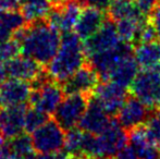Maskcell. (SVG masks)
I'll list each match as a JSON object with an SVG mask.
<instances>
[{
    "label": "cell",
    "mask_w": 160,
    "mask_h": 159,
    "mask_svg": "<svg viewBox=\"0 0 160 159\" xmlns=\"http://www.w3.org/2000/svg\"><path fill=\"white\" fill-rule=\"evenodd\" d=\"M12 38L19 42L22 55L40 66H48L58 52L61 42L60 32L46 19L28 22L17 31Z\"/></svg>",
    "instance_id": "cell-1"
},
{
    "label": "cell",
    "mask_w": 160,
    "mask_h": 159,
    "mask_svg": "<svg viewBox=\"0 0 160 159\" xmlns=\"http://www.w3.org/2000/svg\"><path fill=\"white\" fill-rule=\"evenodd\" d=\"M86 59L82 39L75 33H62L60 47L47 66V72L55 81L62 83L82 68Z\"/></svg>",
    "instance_id": "cell-2"
},
{
    "label": "cell",
    "mask_w": 160,
    "mask_h": 159,
    "mask_svg": "<svg viewBox=\"0 0 160 159\" xmlns=\"http://www.w3.org/2000/svg\"><path fill=\"white\" fill-rule=\"evenodd\" d=\"M32 94L30 102L32 107L46 112L53 113L61 100L63 99L64 92L59 82L55 81L46 70L32 83Z\"/></svg>",
    "instance_id": "cell-3"
},
{
    "label": "cell",
    "mask_w": 160,
    "mask_h": 159,
    "mask_svg": "<svg viewBox=\"0 0 160 159\" xmlns=\"http://www.w3.org/2000/svg\"><path fill=\"white\" fill-rule=\"evenodd\" d=\"M131 94L152 110L160 107V69L142 70L130 86Z\"/></svg>",
    "instance_id": "cell-4"
},
{
    "label": "cell",
    "mask_w": 160,
    "mask_h": 159,
    "mask_svg": "<svg viewBox=\"0 0 160 159\" xmlns=\"http://www.w3.org/2000/svg\"><path fill=\"white\" fill-rule=\"evenodd\" d=\"M89 96L91 95H85V94L67 95L53 112V119L65 131L75 127L86 111Z\"/></svg>",
    "instance_id": "cell-5"
},
{
    "label": "cell",
    "mask_w": 160,
    "mask_h": 159,
    "mask_svg": "<svg viewBox=\"0 0 160 159\" xmlns=\"http://www.w3.org/2000/svg\"><path fill=\"white\" fill-rule=\"evenodd\" d=\"M65 130L55 119L48 120L32 133L34 151L38 154L61 152L65 143Z\"/></svg>",
    "instance_id": "cell-6"
},
{
    "label": "cell",
    "mask_w": 160,
    "mask_h": 159,
    "mask_svg": "<svg viewBox=\"0 0 160 159\" xmlns=\"http://www.w3.org/2000/svg\"><path fill=\"white\" fill-rule=\"evenodd\" d=\"M102 109L110 116H117L128 98L127 88L112 81L99 83L92 94Z\"/></svg>",
    "instance_id": "cell-7"
},
{
    "label": "cell",
    "mask_w": 160,
    "mask_h": 159,
    "mask_svg": "<svg viewBox=\"0 0 160 159\" xmlns=\"http://www.w3.org/2000/svg\"><path fill=\"white\" fill-rule=\"evenodd\" d=\"M122 42L118 34L117 25L113 20L107 19L101 27L88 39L84 40V50L86 53V58L103 51L110 50L118 46Z\"/></svg>",
    "instance_id": "cell-8"
},
{
    "label": "cell",
    "mask_w": 160,
    "mask_h": 159,
    "mask_svg": "<svg viewBox=\"0 0 160 159\" xmlns=\"http://www.w3.org/2000/svg\"><path fill=\"white\" fill-rule=\"evenodd\" d=\"M130 53H133L132 46L128 42H121L114 48L103 52L97 53L88 58V62L98 73L100 80L108 81L113 69L118 63Z\"/></svg>",
    "instance_id": "cell-9"
},
{
    "label": "cell",
    "mask_w": 160,
    "mask_h": 159,
    "mask_svg": "<svg viewBox=\"0 0 160 159\" xmlns=\"http://www.w3.org/2000/svg\"><path fill=\"white\" fill-rule=\"evenodd\" d=\"M150 110L152 109L135 96H128L123 106L117 113V121L123 129L130 131L134 127L145 124L152 115Z\"/></svg>",
    "instance_id": "cell-10"
},
{
    "label": "cell",
    "mask_w": 160,
    "mask_h": 159,
    "mask_svg": "<svg viewBox=\"0 0 160 159\" xmlns=\"http://www.w3.org/2000/svg\"><path fill=\"white\" fill-rule=\"evenodd\" d=\"M98 73L91 64H84L71 77L62 82V88L65 95L69 94H85L92 95L99 84Z\"/></svg>",
    "instance_id": "cell-11"
},
{
    "label": "cell",
    "mask_w": 160,
    "mask_h": 159,
    "mask_svg": "<svg viewBox=\"0 0 160 159\" xmlns=\"http://www.w3.org/2000/svg\"><path fill=\"white\" fill-rule=\"evenodd\" d=\"M83 7L76 0H69L61 6L53 7L45 19L60 33L72 32Z\"/></svg>",
    "instance_id": "cell-12"
},
{
    "label": "cell",
    "mask_w": 160,
    "mask_h": 159,
    "mask_svg": "<svg viewBox=\"0 0 160 159\" xmlns=\"http://www.w3.org/2000/svg\"><path fill=\"white\" fill-rule=\"evenodd\" d=\"M28 111L26 104L0 108V135L11 138L20 135L24 131V119Z\"/></svg>",
    "instance_id": "cell-13"
},
{
    "label": "cell",
    "mask_w": 160,
    "mask_h": 159,
    "mask_svg": "<svg viewBox=\"0 0 160 159\" xmlns=\"http://www.w3.org/2000/svg\"><path fill=\"white\" fill-rule=\"evenodd\" d=\"M130 146L136 153L139 159H159L160 145L149 134L145 125L128 131Z\"/></svg>",
    "instance_id": "cell-14"
},
{
    "label": "cell",
    "mask_w": 160,
    "mask_h": 159,
    "mask_svg": "<svg viewBox=\"0 0 160 159\" xmlns=\"http://www.w3.org/2000/svg\"><path fill=\"white\" fill-rule=\"evenodd\" d=\"M32 84L28 81L8 79L0 84V105L1 107L18 106L30 102Z\"/></svg>",
    "instance_id": "cell-15"
},
{
    "label": "cell",
    "mask_w": 160,
    "mask_h": 159,
    "mask_svg": "<svg viewBox=\"0 0 160 159\" xmlns=\"http://www.w3.org/2000/svg\"><path fill=\"white\" fill-rule=\"evenodd\" d=\"M107 19L103 9L91 6L83 7L74 26L75 34L82 40L88 39L101 27Z\"/></svg>",
    "instance_id": "cell-16"
},
{
    "label": "cell",
    "mask_w": 160,
    "mask_h": 159,
    "mask_svg": "<svg viewBox=\"0 0 160 159\" xmlns=\"http://www.w3.org/2000/svg\"><path fill=\"white\" fill-rule=\"evenodd\" d=\"M112 117H110L102 109V107L97 102L93 96H89V102L84 116L82 117L78 127L84 132L98 135L103 132L111 123Z\"/></svg>",
    "instance_id": "cell-17"
},
{
    "label": "cell",
    "mask_w": 160,
    "mask_h": 159,
    "mask_svg": "<svg viewBox=\"0 0 160 159\" xmlns=\"http://www.w3.org/2000/svg\"><path fill=\"white\" fill-rule=\"evenodd\" d=\"M8 79H18L32 83L42 73V66L33 59L22 55V57L13 58L9 61H4Z\"/></svg>",
    "instance_id": "cell-18"
},
{
    "label": "cell",
    "mask_w": 160,
    "mask_h": 159,
    "mask_svg": "<svg viewBox=\"0 0 160 159\" xmlns=\"http://www.w3.org/2000/svg\"><path fill=\"white\" fill-rule=\"evenodd\" d=\"M133 55L142 70L160 69V40L138 42Z\"/></svg>",
    "instance_id": "cell-19"
},
{
    "label": "cell",
    "mask_w": 160,
    "mask_h": 159,
    "mask_svg": "<svg viewBox=\"0 0 160 159\" xmlns=\"http://www.w3.org/2000/svg\"><path fill=\"white\" fill-rule=\"evenodd\" d=\"M138 68L139 67L135 60L134 55L130 53L127 57L123 58L118 63V66L113 69L108 81H112V82L128 88L136 77L137 73H138Z\"/></svg>",
    "instance_id": "cell-20"
},
{
    "label": "cell",
    "mask_w": 160,
    "mask_h": 159,
    "mask_svg": "<svg viewBox=\"0 0 160 159\" xmlns=\"http://www.w3.org/2000/svg\"><path fill=\"white\" fill-rule=\"evenodd\" d=\"M26 24L21 11L0 10V42L12 38L13 35Z\"/></svg>",
    "instance_id": "cell-21"
},
{
    "label": "cell",
    "mask_w": 160,
    "mask_h": 159,
    "mask_svg": "<svg viewBox=\"0 0 160 159\" xmlns=\"http://www.w3.org/2000/svg\"><path fill=\"white\" fill-rule=\"evenodd\" d=\"M147 21L144 19H123L116 22L118 34L122 42L128 44L138 42L139 35Z\"/></svg>",
    "instance_id": "cell-22"
},
{
    "label": "cell",
    "mask_w": 160,
    "mask_h": 159,
    "mask_svg": "<svg viewBox=\"0 0 160 159\" xmlns=\"http://www.w3.org/2000/svg\"><path fill=\"white\" fill-rule=\"evenodd\" d=\"M53 7V0H23L21 13L26 22L45 19Z\"/></svg>",
    "instance_id": "cell-23"
},
{
    "label": "cell",
    "mask_w": 160,
    "mask_h": 159,
    "mask_svg": "<svg viewBox=\"0 0 160 159\" xmlns=\"http://www.w3.org/2000/svg\"><path fill=\"white\" fill-rule=\"evenodd\" d=\"M85 132L80 127H73L69 130L65 135L64 152L69 154L71 157L73 156H81L82 153L83 141H84Z\"/></svg>",
    "instance_id": "cell-24"
},
{
    "label": "cell",
    "mask_w": 160,
    "mask_h": 159,
    "mask_svg": "<svg viewBox=\"0 0 160 159\" xmlns=\"http://www.w3.org/2000/svg\"><path fill=\"white\" fill-rule=\"evenodd\" d=\"M8 143L11 152L13 154L20 155L26 159L30 157L31 155H33L34 147L32 143V137H30L28 134H20V135L11 138L10 142Z\"/></svg>",
    "instance_id": "cell-25"
},
{
    "label": "cell",
    "mask_w": 160,
    "mask_h": 159,
    "mask_svg": "<svg viewBox=\"0 0 160 159\" xmlns=\"http://www.w3.org/2000/svg\"><path fill=\"white\" fill-rule=\"evenodd\" d=\"M48 120L49 118L46 112L38 110L34 107L30 109L28 108V111L25 113V119H24V131H26L28 133H33L35 130L42 127Z\"/></svg>",
    "instance_id": "cell-26"
},
{
    "label": "cell",
    "mask_w": 160,
    "mask_h": 159,
    "mask_svg": "<svg viewBox=\"0 0 160 159\" xmlns=\"http://www.w3.org/2000/svg\"><path fill=\"white\" fill-rule=\"evenodd\" d=\"M21 53L20 45L14 38L0 42V61H9L13 58L18 57Z\"/></svg>",
    "instance_id": "cell-27"
},
{
    "label": "cell",
    "mask_w": 160,
    "mask_h": 159,
    "mask_svg": "<svg viewBox=\"0 0 160 159\" xmlns=\"http://www.w3.org/2000/svg\"><path fill=\"white\" fill-rule=\"evenodd\" d=\"M144 125L152 137L160 145V108L155 109Z\"/></svg>",
    "instance_id": "cell-28"
},
{
    "label": "cell",
    "mask_w": 160,
    "mask_h": 159,
    "mask_svg": "<svg viewBox=\"0 0 160 159\" xmlns=\"http://www.w3.org/2000/svg\"><path fill=\"white\" fill-rule=\"evenodd\" d=\"M138 9V11L144 17H149L150 13L154 11V9L157 7V4L160 2V0H133Z\"/></svg>",
    "instance_id": "cell-29"
},
{
    "label": "cell",
    "mask_w": 160,
    "mask_h": 159,
    "mask_svg": "<svg viewBox=\"0 0 160 159\" xmlns=\"http://www.w3.org/2000/svg\"><path fill=\"white\" fill-rule=\"evenodd\" d=\"M148 22L152 24V26L154 27V30L156 31V34L160 39V2L157 4V7L154 9L152 13H150Z\"/></svg>",
    "instance_id": "cell-30"
},
{
    "label": "cell",
    "mask_w": 160,
    "mask_h": 159,
    "mask_svg": "<svg viewBox=\"0 0 160 159\" xmlns=\"http://www.w3.org/2000/svg\"><path fill=\"white\" fill-rule=\"evenodd\" d=\"M23 4V0H0L1 11H19Z\"/></svg>",
    "instance_id": "cell-31"
},
{
    "label": "cell",
    "mask_w": 160,
    "mask_h": 159,
    "mask_svg": "<svg viewBox=\"0 0 160 159\" xmlns=\"http://www.w3.org/2000/svg\"><path fill=\"white\" fill-rule=\"evenodd\" d=\"M28 159H70V155L65 152H57L51 154H38L31 155Z\"/></svg>",
    "instance_id": "cell-32"
},
{
    "label": "cell",
    "mask_w": 160,
    "mask_h": 159,
    "mask_svg": "<svg viewBox=\"0 0 160 159\" xmlns=\"http://www.w3.org/2000/svg\"><path fill=\"white\" fill-rule=\"evenodd\" d=\"M112 159H139V158L137 157L135 151L130 145H125L121 151H119L117 153V155Z\"/></svg>",
    "instance_id": "cell-33"
},
{
    "label": "cell",
    "mask_w": 160,
    "mask_h": 159,
    "mask_svg": "<svg viewBox=\"0 0 160 159\" xmlns=\"http://www.w3.org/2000/svg\"><path fill=\"white\" fill-rule=\"evenodd\" d=\"M78 1L83 7L85 6H91V7H96V8L100 9H107L110 4L113 2V0H76Z\"/></svg>",
    "instance_id": "cell-34"
},
{
    "label": "cell",
    "mask_w": 160,
    "mask_h": 159,
    "mask_svg": "<svg viewBox=\"0 0 160 159\" xmlns=\"http://www.w3.org/2000/svg\"><path fill=\"white\" fill-rule=\"evenodd\" d=\"M11 154H12V152H11L8 142H6L3 145L0 146V159H10Z\"/></svg>",
    "instance_id": "cell-35"
},
{
    "label": "cell",
    "mask_w": 160,
    "mask_h": 159,
    "mask_svg": "<svg viewBox=\"0 0 160 159\" xmlns=\"http://www.w3.org/2000/svg\"><path fill=\"white\" fill-rule=\"evenodd\" d=\"M10 159H26V158H24V157H22V156L12 153V154H11V156H10Z\"/></svg>",
    "instance_id": "cell-36"
}]
</instances>
